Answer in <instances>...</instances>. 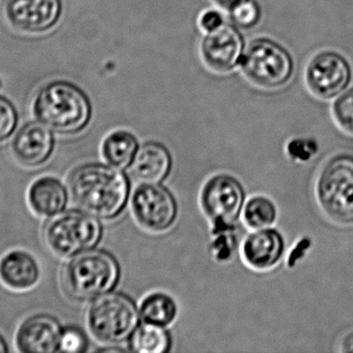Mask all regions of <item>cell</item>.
I'll return each instance as SVG.
<instances>
[{"label":"cell","mask_w":353,"mask_h":353,"mask_svg":"<svg viewBox=\"0 0 353 353\" xmlns=\"http://www.w3.org/2000/svg\"><path fill=\"white\" fill-rule=\"evenodd\" d=\"M68 189L79 209L101 221L119 217L130 203V180L125 172L101 162H86L68 175Z\"/></svg>","instance_id":"cell-1"},{"label":"cell","mask_w":353,"mask_h":353,"mask_svg":"<svg viewBox=\"0 0 353 353\" xmlns=\"http://www.w3.org/2000/svg\"><path fill=\"white\" fill-rule=\"evenodd\" d=\"M33 112L39 122L63 136L83 132L92 118V106L86 93L61 80L49 83L39 91Z\"/></svg>","instance_id":"cell-2"},{"label":"cell","mask_w":353,"mask_h":353,"mask_svg":"<svg viewBox=\"0 0 353 353\" xmlns=\"http://www.w3.org/2000/svg\"><path fill=\"white\" fill-rule=\"evenodd\" d=\"M121 278L116 257L101 249H93L68 259L61 274L66 296L76 302H92L114 292Z\"/></svg>","instance_id":"cell-3"},{"label":"cell","mask_w":353,"mask_h":353,"mask_svg":"<svg viewBox=\"0 0 353 353\" xmlns=\"http://www.w3.org/2000/svg\"><path fill=\"white\" fill-rule=\"evenodd\" d=\"M315 198L321 213L339 226H353V153H337L317 173Z\"/></svg>","instance_id":"cell-4"},{"label":"cell","mask_w":353,"mask_h":353,"mask_svg":"<svg viewBox=\"0 0 353 353\" xmlns=\"http://www.w3.org/2000/svg\"><path fill=\"white\" fill-rule=\"evenodd\" d=\"M140 311L132 298L110 292L89 305L86 325L93 339L103 345L130 342L141 325Z\"/></svg>","instance_id":"cell-5"},{"label":"cell","mask_w":353,"mask_h":353,"mask_svg":"<svg viewBox=\"0 0 353 353\" xmlns=\"http://www.w3.org/2000/svg\"><path fill=\"white\" fill-rule=\"evenodd\" d=\"M103 236L101 220L81 209H65L43 226L46 245L62 259L97 249Z\"/></svg>","instance_id":"cell-6"},{"label":"cell","mask_w":353,"mask_h":353,"mask_svg":"<svg viewBox=\"0 0 353 353\" xmlns=\"http://www.w3.org/2000/svg\"><path fill=\"white\" fill-rule=\"evenodd\" d=\"M246 195L242 184L230 174H215L205 180L199 194L203 215L209 220L211 234L236 230Z\"/></svg>","instance_id":"cell-7"},{"label":"cell","mask_w":353,"mask_h":353,"mask_svg":"<svg viewBox=\"0 0 353 353\" xmlns=\"http://www.w3.org/2000/svg\"><path fill=\"white\" fill-rule=\"evenodd\" d=\"M243 72L249 80L265 88H279L294 76V60L281 44L268 37L253 39L245 50Z\"/></svg>","instance_id":"cell-8"},{"label":"cell","mask_w":353,"mask_h":353,"mask_svg":"<svg viewBox=\"0 0 353 353\" xmlns=\"http://www.w3.org/2000/svg\"><path fill=\"white\" fill-rule=\"evenodd\" d=\"M130 211L141 228L150 233H163L178 218V203L171 191L161 184H140L130 195Z\"/></svg>","instance_id":"cell-9"},{"label":"cell","mask_w":353,"mask_h":353,"mask_svg":"<svg viewBox=\"0 0 353 353\" xmlns=\"http://www.w3.org/2000/svg\"><path fill=\"white\" fill-rule=\"evenodd\" d=\"M353 77L348 58L336 50L317 52L309 60L305 79L309 90L321 99L329 101L350 88Z\"/></svg>","instance_id":"cell-10"},{"label":"cell","mask_w":353,"mask_h":353,"mask_svg":"<svg viewBox=\"0 0 353 353\" xmlns=\"http://www.w3.org/2000/svg\"><path fill=\"white\" fill-rule=\"evenodd\" d=\"M245 41L236 27L223 24L201 39L203 62L215 72L228 73L242 64Z\"/></svg>","instance_id":"cell-11"},{"label":"cell","mask_w":353,"mask_h":353,"mask_svg":"<svg viewBox=\"0 0 353 353\" xmlns=\"http://www.w3.org/2000/svg\"><path fill=\"white\" fill-rule=\"evenodd\" d=\"M4 16L10 25L27 33L49 30L61 16V0H4Z\"/></svg>","instance_id":"cell-12"},{"label":"cell","mask_w":353,"mask_h":353,"mask_svg":"<svg viewBox=\"0 0 353 353\" xmlns=\"http://www.w3.org/2000/svg\"><path fill=\"white\" fill-rule=\"evenodd\" d=\"M63 325L49 313L30 315L19 325L14 334V345L23 353L59 352Z\"/></svg>","instance_id":"cell-13"},{"label":"cell","mask_w":353,"mask_h":353,"mask_svg":"<svg viewBox=\"0 0 353 353\" xmlns=\"http://www.w3.org/2000/svg\"><path fill=\"white\" fill-rule=\"evenodd\" d=\"M56 140L54 132L39 122L21 126L12 141L14 159L27 168H39L53 157Z\"/></svg>","instance_id":"cell-14"},{"label":"cell","mask_w":353,"mask_h":353,"mask_svg":"<svg viewBox=\"0 0 353 353\" xmlns=\"http://www.w3.org/2000/svg\"><path fill=\"white\" fill-rule=\"evenodd\" d=\"M283 234L274 227L252 230L241 244L243 261L249 269L268 271L275 269L285 255Z\"/></svg>","instance_id":"cell-15"},{"label":"cell","mask_w":353,"mask_h":353,"mask_svg":"<svg viewBox=\"0 0 353 353\" xmlns=\"http://www.w3.org/2000/svg\"><path fill=\"white\" fill-rule=\"evenodd\" d=\"M70 189L53 175L41 176L27 190V202L37 217L51 219L68 209Z\"/></svg>","instance_id":"cell-16"},{"label":"cell","mask_w":353,"mask_h":353,"mask_svg":"<svg viewBox=\"0 0 353 353\" xmlns=\"http://www.w3.org/2000/svg\"><path fill=\"white\" fill-rule=\"evenodd\" d=\"M41 277L39 261L24 250L8 251L0 258V282L12 292L32 289Z\"/></svg>","instance_id":"cell-17"},{"label":"cell","mask_w":353,"mask_h":353,"mask_svg":"<svg viewBox=\"0 0 353 353\" xmlns=\"http://www.w3.org/2000/svg\"><path fill=\"white\" fill-rule=\"evenodd\" d=\"M172 168L173 158L168 147L149 141L141 145L130 170L140 184H161L169 178Z\"/></svg>","instance_id":"cell-18"},{"label":"cell","mask_w":353,"mask_h":353,"mask_svg":"<svg viewBox=\"0 0 353 353\" xmlns=\"http://www.w3.org/2000/svg\"><path fill=\"white\" fill-rule=\"evenodd\" d=\"M140 146L132 133L125 130L114 131L101 142V157L105 163L113 167L130 169Z\"/></svg>","instance_id":"cell-19"},{"label":"cell","mask_w":353,"mask_h":353,"mask_svg":"<svg viewBox=\"0 0 353 353\" xmlns=\"http://www.w3.org/2000/svg\"><path fill=\"white\" fill-rule=\"evenodd\" d=\"M139 311L142 323L168 329L175 323L179 307L173 296L165 292H155L143 298Z\"/></svg>","instance_id":"cell-20"},{"label":"cell","mask_w":353,"mask_h":353,"mask_svg":"<svg viewBox=\"0 0 353 353\" xmlns=\"http://www.w3.org/2000/svg\"><path fill=\"white\" fill-rule=\"evenodd\" d=\"M130 350L140 353H167L172 350V336L167 327L142 323L130 341Z\"/></svg>","instance_id":"cell-21"},{"label":"cell","mask_w":353,"mask_h":353,"mask_svg":"<svg viewBox=\"0 0 353 353\" xmlns=\"http://www.w3.org/2000/svg\"><path fill=\"white\" fill-rule=\"evenodd\" d=\"M277 219V207L271 199L263 195L251 197L243 207V222L251 231L273 227Z\"/></svg>","instance_id":"cell-22"},{"label":"cell","mask_w":353,"mask_h":353,"mask_svg":"<svg viewBox=\"0 0 353 353\" xmlns=\"http://www.w3.org/2000/svg\"><path fill=\"white\" fill-rule=\"evenodd\" d=\"M332 115L340 130L353 136V87L334 99Z\"/></svg>","instance_id":"cell-23"},{"label":"cell","mask_w":353,"mask_h":353,"mask_svg":"<svg viewBox=\"0 0 353 353\" xmlns=\"http://www.w3.org/2000/svg\"><path fill=\"white\" fill-rule=\"evenodd\" d=\"M236 232V230H232L212 234L210 252L217 263H228L236 254L238 249V236Z\"/></svg>","instance_id":"cell-24"},{"label":"cell","mask_w":353,"mask_h":353,"mask_svg":"<svg viewBox=\"0 0 353 353\" xmlns=\"http://www.w3.org/2000/svg\"><path fill=\"white\" fill-rule=\"evenodd\" d=\"M321 151L319 142L313 137H294L286 144L288 157L296 163H308Z\"/></svg>","instance_id":"cell-25"},{"label":"cell","mask_w":353,"mask_h":353,"mask_svg":"<svg viewBox=\"0 0 353 353\" xmlns=\"http://www.w3.org/2000/svg\"><path fill=\"white\" fill-rule=\"evenodd\" d=\"M230 18L241 28H252L261 21V6L255 0H246L230 10Z\"/></svg>","instance_id":"cell-26"},{"label":"cell","mask_w":353,"mask_h":353,"mask_svg":"<svg viewBox=\"0 0 353 353\" xmlns=\"http://www.w3.org/2000/svg\"><path fill=\"white\" fill-rule=\"evenodd\" d=\"M88 346L87 334L81 327H74V325L63 327L58 352H86L88 350Z\"/></svg>","instance_id":"cell-27"},{"label":"cell","mask_w":353,"mask_h":353,"mask_svg":"<svg viewBox=\"0 0 353 353\" xmlns=\"http://www.w3.org/2000/svg\"><path fill=\"white\" fill-rule=\"evenodd\" d=\"M18 122V113L14 105L6 97H0V144L14 135Z\"/></svg>","instance_id":"cell-28"},{"label":"cell","mask_w":353,"mask_h":353,"mask_svg":"<svg viewBox=\"0 0 353 353\" xmlns=\"http://www.w3.org/2000/svg\"><path fill=\"white\" fill-rule=\"evenodd\" d=\"M199 23L201 28L205 32H212L224 24L223 17L218 10H209L201 14Z\"/></svg>","instance_id":"cell-29"},{"label":"cell","mask_w":353,"mask_h":353,"mask_svg":"<svg viewBox=\"0 0 353 353\" xmlns=\"http://www.w3.org/2000/svg\"><path fill=\"white\" fill-rule=\"evenodd\" d=\"M339 352L343 353H353V331L346 334L342 337L339 344Z\"/></svg>","instance_id":"cell-30"},{"label":"cell","mask_w":353,"mask_h":353,"mask_svg":"<svg viewBox=\"0 0 353 353\" xmlns=\"http://www.w3.org/2000/svg\"><path fill=\"white\" fill-rule=\"evenodd\" d=\"M213 1L220 8L230 12L232 8H236L239 4L243 3L246 0H213Z\"/></svg>","instance_id":"cell-31"},{"label":"cell","mask_w":353,"mask_h":353,"mask_svg":"<svg viewBox=\"0 0 353 353\" xmlns=\"http://www.w3.org/2000/svg\"><path fill=\"white\" fill-rule=\"evenodd\" d=\"M10 352V346L4 336L0 333V353Z\"/></svg>","instance_id":"cell-32"}]
</instances>
